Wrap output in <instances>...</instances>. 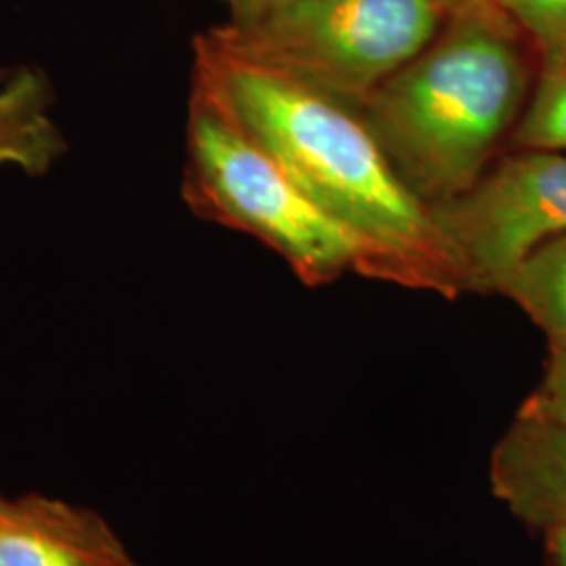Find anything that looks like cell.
Instances as JSON below:
<instances>
[{
  "label": "cell",
  "instance_id": "6da1fadb",
  "mask_svg": "<svg viewBox=\"0 0 566 566\" xmlns=\"http://www.w3.org/2000/svg\"><path fill=\"white\" fill-rule=\"evenodd\" d=\"M193 82L357 240L367 280L449 301L465 294L464 273L432 208L397 175L355 107L243 55L214 28L193 41Z\"/></svg>",
  "mask_w": 566,
  "mask_h": 566
},
{
  "label": "cell",
  "instance_id": "7a4b0ae2",
  "mask_svg": "<svg viewBox=\"0 0 566 566\" xmlns=\"http://www.w3.org/2000/svg\"><path fill=\"white\" fill-rule=\"evenodd\" d=\"M539 57L493 0L447 15L424 49L357 112L405 185L428 208L464 196L510 142Z\"/></svg>",
  "mask_w": 566,
  "mask_h": 566
},
{
  "label": "cell",
  "instance_id": "3957f363",
  "mask_svg": "<svg viewBox=\"0 0 566 566\" xmlns=\"http://www.w3.org/2000/svg\"><path fill=\"white\" fill-rule=\"evenodd\" d=\"M182 198L202 219L243 231L277 252L311 287L365 277L357 240L313 202L223 103L191 84Z\"/></svg>",
  "mask_w": 566,
  "mask_h": 566
},
{
  "label": "cell",
  "instance_id": "277c9868",
  "mask_svg": "<svg viewBox=\"0 0 566 566\" xmlns=\"http://www.w3.org/2000/svg\"><path fill=\"white\" fill-rule=\"evenodd\" d=\"M434 0H287L217 34L269 67L359 107L446 23Z\"/></svg>",
  "mask_w": 566,
  "mask_h": 566
},
{
  "label": "cell",
  "instance_id": "5b68a950",
  "mask_svg": "<svg viewBox=\"0 0 566 566\" xmlns=\"http://www.w3.org/2000/svg\"><path fill=\"white\" fill-rule=\"evenodd\" d=\"M432 214L464 273L465 292L500 294L535 248L566 235V151L516 149Z\"/></svg>",
  "mask_w": 566,
  "mask_h": 566
},
{
  "label": "cell",
  "instance_id": "8992f818",
  "mask_svg": "<svg viewBox=\"0 0 566 566\" xmlns=\"http://www.w3.org/2000/svg\"><path fill=\"white\" fill-rule=\"evenodd\" d=\"M489 483L521 523L566 526V424L518 411L491 451Z\"/></svg>",
  "mask_w": 566,
  "mask_h": 566
},
{
  "label": "cell",
  "instance_id": "52a82bcc",
  "mask_svg": "<svg viewBox=\"0 0 566 566\" xmlns=\"http://www.w3.org/2000/svg\"><path fill=\"white\" fill-rule=\"evenodd\" d=\"M51 82L36 67L0 70V170L41 177L65 151Z\"/></svg>",
  "mask_w": 566,
  "mask_h": 566
},
{
  "label": "cell",
  "instance_id": "ba28073f",
  "mask_svg": "<svg viewBox=\"0 0 566 566\" xmlns=\"http://www.w3.org/2000/svg\"><path fill=\"white\" fill-rule=\"evenodd\" d=\"M547 336L549 348H566V235L535 248L500 290Z\"/></svg>",
  "mask_w": 566,
  "mask_h": 566
},
{
  "label": "cell",
  "instance_id": "9c48e42d",
  "mask_svg": "<svg viewBox=\"0 0 566 566\" xmlns=\"http://www.w3.org/2000/svg\"><path fill=\"white\" fill-rule=\"evenodd\" d=\"M510 149L566 151V63L542 67Z\"/></svg>",
  "mask_w": 566,
  "mask_h": 566
},
{
  "label": "cell",
  "instance_id": "30bf717a",
  "mask_svg": "<svg viewBox=\"0 0 566 566\" xmlns=\"http://www.w3.org/2000/svg\"><path fill=\"white\" fill-rule=\"evenodd\" d=\"M533 44L542 67L566 63V0H493ZM539 67V70H542Z\"/></svg>",
  "mask_w": 566,
  "mask_h": 566
},
{
  "label": "cell",
  "instance_id": "8fae6325",
  "mask_svg": "<svg viewBox=\"0 0 566 566\" xmlns=\"http://www.w3.org/2000/svg\"><path fill=\"white\" fill-rule=\"evenodd\" d=\"M0 566H88L74 549L32 531H0Z\"/></svg>",
  "mask_w": 566,
  "mask_h": 566
},
{
  "label": "cell",
  "instance_id": "7c38bea8",
  "mask_svg": "<svg viewBox=\"0 0 566 566\" xmlns=\"http://www.w3.org/2000/svg\"><path fill=\"white\" fill-rule=\"evenodd\" d=\"M521 411L566 424V348H549L544 378Z\"/></svg>",
  "mask_w": 566,
  "mask_h": 566
},
{
  "label": "cell",
  "instance_id": "4fadbf2b",
  "mask_svg": "<svg viewBox=\"0 0 566 566\" xmlns=\"http://www.w3.org/2000/svg\"><path fill=\"white\" fill-rule=\"evenodd\" d=\"M283 2H287V0H240L235 7H231V20H229V23L245 25V23L261 20L263 15L271 13L273 9H277Z\"/></svg>",
  "mask_w": 566,
  "mask_h": 566
},
{
  "label": "cell",
  "instance_id": "5bb4252c",
  "mask_svg": "<svg viewBox=\"0 0 566 566\" xmlns=\"http://www.w3.org/2000/svg\"><path fill=\"white\" fill-rule=\"evenodd\" d=\"M549 566H566V526L544 533Z\"/></svg>",
  "mask_w": 566,
  "mask_h": 566
},
{
  "label": "cell",
  "instance_id": "9a60e30c",
  "mask_svg": "<svg viewBox=\"0 0 566 566\" xmlns=\"http://www.w3.org/2000/svg\"><path fill=\"white\" fill-rule=\"evenodd\" d=\"M434 2L446 11L447 15H451L455 11H462L465 7H470L476 0H434Z\"/></svg>",
  "mask_w": 566,
  "mask_h": 566
},
{
  "label": "cell",
  "instance_id": "2e32d148",
  "mask_svg": "<svg viewBox=\"0 0 566 566\" xmlns=\"http://www.w3.org/2000/svg\"><path fill=\"white\" fill-rule=\"evenodd\" d=\"M224 2H227V4H229V7H235V4H238V2H240V0H224Z\"/></svg>",
  "mask_w": 566,
  "mask_h": 566
}]
</instances>
